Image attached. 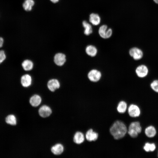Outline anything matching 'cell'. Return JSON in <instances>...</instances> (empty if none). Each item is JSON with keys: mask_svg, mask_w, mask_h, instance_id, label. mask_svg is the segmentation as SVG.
<instances>
[{"mask_svg": "<svg viewBox=\"0 0 158 158\" xmlns=\"http://www.w3.org/2000/svg\"><path fill=\"white\" fill-rule=\"evenodd\" d=\"M110 132L114 138L118 140L123 138L127 132V127L123 122L115 121L110 128Z\"/></svg>", "mask_w": 158, "mask_h": 158, "instance_id": "1", "label": "cell"}, {"mask_svg": "<svg viewBox=\"0 0 158 158\" xmlns=\"http://www.w3.org/2000/svg\"><path fill=\"white\" fill-rule=\"evenodd\" d=\"M142 128L140 123L138 121L133 122L130 125L128 131L130 136L132 138L137 137L141 133Z\"/></svg>", "mask_w": 158, "mask_h": 158, "instance_id": "2", "label": "cell"}, {"mask_svg": "<svg viewBox=\"0 0 158 158\" xmlns=\"http://www.w3.org/2000/svg\"><path fill=\"white\" fill-rule=\"evenodd\" d=\"M87 76L90 81L95 83L100 80L102 78V74L99 70L93 69L89 71L87 73Z\"/></svg>", "mask_w": 158, "mask_h": 158, "instance_id": "3", "label": "cell"}, {"mask_svg": "<svg viewBox=\"0 0 158 158\" xmlns=\"http://www.w3.org/2000/svg\"><path fill=\"white\" fill-rule=\"evenodd\" d=\"M98 33L100 36L103 39H106L111 37L112 34V31L111 28H108L106 25H103L99 28Z\"/></svg>", "mask_w": 158, "mask_h": 158, "instance_id": "4", "label": "cell"}, {"mask_svg": "<svg viewBox=\"0 0 158 158\" xmlns=\"http://www.w3.org/2000/svg\"><path fill=\"white\" fill-rule=\"evenodd\" d=\"M130 55L135 60H139L141 59L143 56L142 51L140 49L136 47H133L129 50Z\"/></svg>", "mask_w": 158, "mask_h": 158, "instance_id": "5", "label": "cell"}, {"mask_svg": "<svg viewBox=\"0 0 158 158\" xmlns=\"http://www.w3.org/2000/svg\"><path fill=\"white\" fill-rule=\"evenodd\" d=\"M54 61L58 66H61L63 65L66 61V55L61 53L56 54L54 56Z\"/></svg>", "mask_w": 158, "mask_h": 158, "instance_id": "6", "label": "cell"}, {"mask_svg": "<svg viewBox=\"0 0 158 158\" xmlns=\"http://www.w3.org/2000/svg\"><path fill=\"white\" fill-rule=\"evenodd\" d=\"M128 113L129 116L132 117L139 116L140 114V110L139 107L137 105L131 104L128 109Z\"/></svg>", "mask_w": 158, "mask_h": 158, "instance_id": "7", "label": "cell"}, {"mask_svg": "<svg viewBox=\"0 0 158 158\" xmlns=\"http://www.w3.org/2000/svg\"><path fill=\"white\" fill-rule=\"evenodd\" d=\"M135 72L136 75L138 77L143 78L147 75L148 73V69L146 66L144 65H141L136 68Z\"/></svg>", "mask_w": 158, "mask_h": 158, "instance_id": "8", "label": "cell"}, {"mask_svg": "<svg viewBox=\"0 0 158 158\" xmlns=\"http://www.w3.org/2000/svg\"><path fill=\"white\" fill-rule=\"evenodd\" d=\"M60 83L59 80L56 79H52L48 81L47 86L48 89L51 92H54L60 87Z\"/></svg>", "mask_w": 158, "mask_h": 158, "instance_id": "9", "label": "cell"}, {"mask_svg": "<svg viewBox=\"0 0 158 158\" xmlns=\"http://www.w3.org/2000/svg\"><path fill=\"white\" fill-rule=\"evenodd\" d=\"M51 113L52 111L50 107L46 105L42 106L39 110V115L43 118L49 116Z\"/></svg>", "mask_w": 158, "mask_h": 158, "instance_id": "10", "label": "cell"}, {"mask_svg": "<svg viewBox=\"0 0 158 158\" xmlns=\"http://www.w3.org/2000/svg\"><path fill=\"white\" fill-rule=\"evenodd\" d=\"M21 83L24 87H27L30 86L32 84V78L31 76L28 74H25L22 75L20 79Z\"/></svg>", "mask_w": 158, "mask_h": 158, "instance_id": "11", "label": "cell"}, {"mask_svg": "<svg viewBox=\"0 0 158 158\" xmlns=\"http://www.w3.org/2000/svg\"><path fill=\"white\" fill-rule=\"evenodd\" d=\"M85 52L86 54L91 57L96 56L98 53L97 47L94 45H89L87 46L85 49Z\"/></svg>", "mask_w": 158, "mask_h": 158, "instance_id": "12", "label": "cell"}, {"mask_svg": "<svg viewBox=\"0 0 158 158\" xmlns=\"http://www.w3.org/2000/svg\"><path fill=\"white\" fill-rule=\"evenodd\" d=\"M85 137L88 141H95L98 138V134L97 133L94 131L93 129H90L87 132Z\"/></svg>", "mask_w": 158, "mask_h": 158, "instance_id": "13", "label": "cell"}, {"mask_svg": "<svg viewBox=\"0 0 158 158\" xmlns=\"http://www.w3.org/2000/svg\"><path fill=\"white\" fill-rule=\"evenodd\" d=\"M42 99L41 97L37 95H35L31 97L30 99V102L32 106L36 107L39 105L41 103Z\"/></svg>", "mask_w": 158, "mask_h": 158, "instance_id": "14", "label": "cell"}, {"mask_svg": "<svg viewBox=\"0 0 158 158\" xmlns=\"http://www.w3.org/2000/svg\"><path fill=\"white\" fill-rule=\"evenodd\" d=\"M101 19L99 16L97 14L92 13L90 15L89 21L93 25H97L100 23Z\"/></svg>", "mask_w": 158, "mask_h": 158, "instance_id": "15", "label": "cell"}, {"mask_svg": "<svg viewBox=\"0 0 158 158\" xmlns=\"http://www.w3.org/2000/svg\"><path fill=\"white\" fill-rule=\"evenodd\" d=\"M85 137L83 133L77 132L74 135L73 141L75 143L79 144L82 143L84 141Z\"/></svg>", "mask_w": 158, "mask_h": 158, "instance_id": "16", "label": "cell"}, {"mask_svg": "<svg viewBox=\"0 0 158 158\" xmlns=\"http://www.w3.org/2000/svg\"><path fill=\"white\" fill-rule=\"evenodd\" d=\"M51 151L55 155H59L63 152L64 148L63 146L60 144H57L51 148Z\"/></svg>", "mask_w": 158, "mask_h": 158, "instance_id": "17", "label": "cell"}, {"mask_svg": "<svg viewBox=\"0 0 158 158\" xmlns=\"http://www.w3.org/2000/svg\"><path fill=\"white\" fill-rule=\"evenodd\" d=\"M145 133L148 137L152 138L155 136L156 130L155 128L152 126L147 127L145 130Z\"/></svg>", "mask_w": 158, "mask_h": 158, "instance_id": "18", "label": "cell"}, {"mask_svg": "<svg viewBox=\"0 0 158 158\" xmlns=\"http://www.w3.org/2000/svg\"><path fill=\"white\" fill-rule=\"evenodd\" d=\"M22 66L24 70L28 71L31 70L33 68V63L31 60L26 59L22 63Z\"/></svg>", "mask_w": 158, "mask_h": 158, "instance_id": "19", "label": "cell"}, {"mask_svg": "<svg viewBox=\"0 0 158 158\" xmlns=\"http://www.w3.org/2000/svg\"><path fill=\"white\" fill-rule=\"evenodd\" d=\"M82 25L85 29L84 32L85 35H89L92 33V29L90 24L84 20L82 22Z\"/></svg>", "mask_w": 158, "mask_h": 158, "instance_id": "20", "label": "cell"}, {"mask_svg": "<svg viewBox=\"0 0 158 158\" xmlns=\"http://www.w3.org/2000/svg\"><path fill=\"white\" fill-rule=\"evenodd\" d=\"M35 4L33 0H25L23 4L24 9L26 11H30Z\"/></svg>", "mask_w": 158, "mask_h": 158, "instance_id": "21", "label": "cell"}, {"mask_svg": "<svg viewBox=\"0 0 158 158\" xmlns=\"http://www.w3.org/2000/svg\"><path fill=\"white\" fill-rule=\"evenodd\" d=\"M127 108V104L126 102L123 101H120L117 107V110L120 113H125Z\"/></svg>", "mask_w": 158, "mask_h": 158, "instance_id": "22", "label": "cell"}, {"mask_svg": "<svg viewBox=\"0 0 158 158\" xmlns=\"http://www.w3.org/2000/svg\"><path fill=\"white\" fill-rule=\"evenodd\" d=\"M5 121L7 123L11 125H15L17 123L16 118L13 114L8 115L6 118Z\"/></svg>", "mask_w": 158, "mask_h": 158, "instance_id": "23", "label": "cell"}, {"mask_svg": "<svg viewBox=\"0 0 158 158\" xmlns=\"http://www.w3.org/2000/svg\"><path fill=\"white\" fill-rule=\"evenodd\" d=\"M156 148V145L154 143H146L143 147L144 150L146 152H153Z\"/></svg>", "mask_w": 158, "mask_h": 158, "instance_id": "24", "label": "cell"}, {"mask_svg": "<svg viewBox=\"0 0 158 158\" xmlns=\"http://www.w3.org/2000/svg\"><path fill=\"white\" fill-rule=\"evenodd\" d=\"M151 88L155 92H158V80L153 81L150 85Z\"/></svg>", "mask_w": 158, "mask_h": 158, "instance_id": "25", "label": "cell"}, {"mask_svg": "<svg viewBox=\"0 0 158 158\" xmlns=\"http://www.w3.org/2000/svg\"><path fill=\"white\" fill-rule=\"evenodd\" d=\"M6 58V55L4 51L0 50V64L3 62Z\"/></svg>", "mask_w": 158, "mask_h": 158, "instance_id": "26", "label": "cell"}, {"mask_svg": "<svg viewBox=\"0 0 158 158\" xmlns=\"http://www.w3.org/2000/svg\"><path fill=\"white\" fill-rule=\"evenodd\" d=\"M3 43L4 40L2 37H0V48L3 46Z\"/></svg>", "mask_w": 158, "mask_h": 158, "instance_id": "27", "label": "cell"}, {"mask_svg": "<svg viewBox=\"0 0 158 158\" xmlns=\"http://www.w3.org/2000/svg\"><path fill=\"white\" fill-rule=\"evenodd\" d=\"M50 1L53 3H56L58 2L59 0H50Z\"/></svg>", "mask_w": 158, "mask_h": 158, "instance_id": "28", "label": "cell"}, {"mask_svg": "<svg viewBox=\"0 0 158 158\" xmlns=\"http://www.w3.org/2000/svg\"><path fill=\"white\" fill-rule=\"evenodd\" d=\"M153 1L157 4H158V0H153Z\"/></svg>", "mask_w": 158, "mask_h": 158, "instance_id": "29", "label": "cell"}]
</instances>
